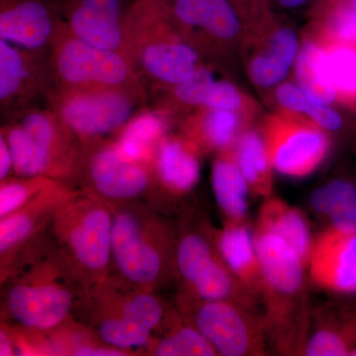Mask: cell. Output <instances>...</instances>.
I'll return each instance as SVG.
<instances>
[{
	"instance_id": "6da1fadb",
	"label": "cell",
	"mask_w": 356,
	"mask_h": 356,
	"mask_svg": "<svg viewBox=\"0 0 356 356\" xmlns=\"http://www.w3.org/2000/svg\"><path fill=\"white\" fill-rule=\"evenodd\" d=\"M254 238L264 276L261 308L269 348L280 355H304L313 318L307 267L280 236L254 228Z\"/></svg>"
},
{
	"instance_id": "7a4b0ae2",
	"label": "cell",
	"mask_w": 356,
	"mask_h": 356,
	"mask_svg": "<svg viewBox=\"0 0 356 356\" xmlns=\"http://www.w3.org/2000/svg\"><path fill=\"white\" fill-rule=\"evenodd\" d=\"M112 222L111 204L86 191H74L51 219L53 242L84 294L109 277Z\"/></svg>"
},
{
	"instance_id": "3957f363",
	"label": "cell",
	"mask_w": 356,
	"mask_h": 356,
	"mask_svg": "<svg viewBox=\"0 0 356 356\" xmlns=\"http://www.w3.org/2000/svg\"><path fill=\"white\" fill-rule=\"evenodd\" d=\"M28 257L26 254L17 271L9 275L4 307L21 327L51 331L76 309L84 292L54 242L44 252Z\"/></svg>"
},
{
	"instance_id": "277c9868",
	"label": "cell",
	"mask_w": 356,
	"mask_h": 356,
	"mask_svg": "<svg viewBox=\"0 0 356 356\" xmlns=\"http://www.w3.org/2000/svg\"><path fill=\"white\" fill-rule=\"evenodd\" d=\"M111 204L112 261L119 275L152 288L175 270L177 235L161 218L135 203Z\"/></svg>"
},
{
	"instance_id": "5b68a950",
	"label": "cell",
	"mask_w": 356,
	"mask_h": 356,
	"mask_svg": "<svg viewBox=\"0 0 356 356\" xmlns=\"http://www.w3.org/2000/svg\"><path fill=\"white\" fill-rule=\"evenodd\" d=\"M119 275L110 276L100 286L84 294L79 307L105 346L128 351L146 346L154 330L163 322L161 300L146 288Z\"/></svg>"
},
{
	"instance_id": "8992f818",
	"label": "cell",
	"mask_w": 356,
	"mask_h": 356,
	"mask_svg": "<svg viewBox=\"0 0 356 356\" xmlns=\"http://www.w3.org/2000/svg\"><path fill=\"white\" fill-rule=\"evenodd\" d=\"M182 318L214 346L218 355L266 356L271 353L261 310L231 300L180 296Z\"/></svg>"
},
{
	"instance_id": "52a82bcc",
	"label": "cell",
	"mask_w": 356,
	"mask_h": 356,
	"mask_svg": "<svg viewBox=\"0 0 356 356\" xmlns=\"http://www.w3.org/2000/svg\"><path fill=\"white\" fill-rule=\"evenodd\" d=\"M175 270L185 294L202 300H231L261 309L259 302L227 266L212 229H184L177 235Z\"/></svg>"
},
{
	"instance_id": "ba28073f",
	"label": "cell",
	"mask_w": 356,
	"mask_h": 356,
	"mask_svg": "<svg viewBox=\"0 0 356 356\" xmlns=\"http://www.w3.org/2000/svg\"><path fill=\"white\" fill-rule=\"evenodd\" d=\"M135 88H60L54 97V112L81 145L122 130L132 118Z\"/></svg>"
},
{
	"instance_id": "9c48e42d",
	"label": "cell",
	"mask_w": 356,
	"mask_h": 356,
	"mask_svg": "<svg viewBox=\"0 0 356 356\" xmlns=\"http://www.w3.org/2000/svg\"><path fill=\"white\" fill-rule=\"evenodd\" d=\"M53 72L67 88H135L134 65L125 53L104 50L74 37L67 29L58 33L51 54Z\"/></svg>"
},
{
	"instance_id": "30bf717a",
	"label": "cell",
	"mask_w": 356,
	"mask_h": 356,
	"mask_svg": "<svg viewBox=\"0 0 356 356\" xmlns=\"http://www.w3.org/2000/svg\"><path fill=\"white\" fill-rule=\"evenodd\" d=\"M264 139L273 170L291 177L310 175L330 149L329 138L318 126L291 119L269 121Z\"/></svg>"
},
{
	"instance_id": "8fae6325",
	"label": "cell",
	"mask_w": 356,
	"mask_h": 356,
	"mask_svg": "<svg viewBox=\"0 0 356 356\" xmlns=\"http://www.w3.org/2000/svg\"><path fill=\"white\" fill-rule=\"evenodd\" d=\"M90 193L109 203L129 202L146 193L153 184L147 163L129 161L114 144L95 147L86 163Z\"/></svg>"
},
{
	"instance_id": "7c38bea8",
	"label": "cell",
	"mask_w": 356,
	"mask_h": 356,
	"mask_svg": "<svg viewBox=\"0 0 356 356\" xmlns=\"http://www.w3.org/2000/svg\"><path fill=\"white\" fill-rule=\"evenodd\" d=\"M19 124L31 143L40 177L58 180L76 172L81 163L79 140L55 112L30 110Z\"/></svg>"
},
{
	"instance_id": "4fadbf2b",
	"label": "cell",
	"mask_w": 356,
	"mask_h": 356,
	"mask_svg": "<svg viewBox=\"0 0 356 356\" xmlns=\"http://www.w3.org/2000/svg\"><path fill=\"white\" fill-rule=\"evenodd\" d=\"M307 271L311 282L324 291L356 295V232L327 227L314 240Z\"/></svg>"
},
{
	"instance_id": "5bb4252c",
	"label": "cell",
	"mask_w": 356,
	"mask_h": 356,
	"mask_svg": "<svg viewBox=\"0 0 356 356\" xmlns=\"http://www.w3.org/2000/svg\"><path fill=\"white\" fill-rule=\"evenodd\" d=\"M74 192L58 180L19 210L1 218L0 255L2 268L7 266V262H13V257L20 254V250L28 248V242L36 238L37 234L44 225L51 224L58 206Z\"/></svg>"
},
{
	"instance_id": "9a60e30c",
	"label": "cell",
	"mask_w": 356,
	"mask_h": 356,
	"mask_svg": "<svg viewBox=\"0 0 356 356\" xmlns=\"http://www.w3.org/2000/svg\"><path fill=\"white\" fill-rule=\"evenodd\" d=\"M60 31L46 0H1L0 39L22 50L36 51L55 42Z\"/></svg>"
},
{
	"instance_id": "2e32d148",
	"label": "cell",
	"mask_w": 356,
	"mask_h": 356,
	"mask_svg": "<svg viewBox=\"0 0 356 356\" xmlns=\"http://www.w3.org/2000/svg\"><path fill=\"white\" fill-rule=\"evenodd\" d=\"M67 16V29L76 38L124 53L126 31L121 0H70Z\"/></svg>"
},
{
	"instance_id": "e0dca14e",
	"label": "cell",
	"mask_w": 356,
	"mask_h": 356,
	"mask_svg": "<svg viewBox=\"0 0 356 356\" xmlns=\"http://www.w3.org/2000/svg\"><path fill=\"white\" fill-rule=\"evenodd\" d=\"M215 243L227 266L238 281L261 304L264 276L254 232L248 222H225L224 227L213 231Z\"/></svg>"
},
{
	"instance_id": "ac0fdd59",
	"label": "cell",
	"mask_w": 356,
	"mask_h": 356,
	"mask_svg": "<svg viewBox=\"0 0 356 356\" xmlns=\"http://www.w3.org/2000/svg\"><path fill=\"white\" fill-rule=\"evenodd\" d=\"M318 313L304 355L350 356L356 348V301L331 304Z\"/></svg>"
},
{
	"instance_id": "d6986e66",
	"label": "cell",
	"mask_w": 356,
	"mask_h": 356,
	"mask_svg": "<svg viewBox=\"0 0 356 356\" xmlns=\"http://www.w3.org/2000/svg\"><path fill=\"white\" fill-rule=\"evenodd\" d=\"M154 159L156 177L170 194L184 195L197 184L200 165L196 149L188 140L163 137L156 149Z\"/></svg>"
},
{
	"instance_id": "ffe728a7",
	"label": "cell",
	"mask_w": 356,
	"mask_h": 356,
	"mask_svg": "<svg viewBox=\"0 0 356 356\" xmlns=\"http://www.w3.org/2000/svg\"><path fill=\"white\" fill-rule=\"evenodd\" d=\"M254 228L280 236L308 268L314 240L310 227L301 211L286 201L271 195L261 204Z\"/></svg>"
},
{
	"instance_id": "44dd1931",
	"label": "cell",
	"mask_w": 356,
	"mask_h": 356,
	"mask_svg": "<svg viewBox=\"0 0 356 356\" xmlns=\"http://www.w3.org/2000/svg\"><path fill=\"white\" fill-rule=\"evenodd\" d=\"M170 13L178 22L199 28L217 39L234 38L240 20L231 0H172Z\"/></svg>"
},
{
	"instance_id": "7402d4cb",
	"label": "cell",
	"mask_w": 356,
	"mask_h": 356,
	"mask_svg": "<svg viewBox=\"0 0 356 356\" xmlns=\"http://www.w3.org/2000/svg\"><path fill=\"white\" fill-rule=\"evenodd\" d=\"M212 168V188L225 222H248L250 186L235 158L233 149H224Z\"/></svg>"
},
{
	"instance_id": "603a6c76",
	"label": "cell",
	"mask_w": 356,
	"mask_h": 356,
	"mask_svg": "<svg viewBox=\"0 0 356 356\" xmlns=\"http://www.w3.org/2000/svg\"><path fill=\"white\" fill-rule=\"evenodd\" d=\"M312 210L327 218L329 226L344 233L356 232V184L337 178L315 189L309 199Z\"/></svg>"
},
{
	"instance_id": "cb8c5ba5",
	"label": "cell",
	"mask_w": 356,
	"mask_h": 356,
	"mask_svg": "<svg viewBox=\"0 0 356 356\" xmlns=\"http://www.w3.org/2000/svg\"><path fill=\"white\" fill-rule=\"evenodd\" d=\"M175 98L181 103L207 109L236 111L242 108V93L228 81H215L212 74L200 67L184 83L175 86Z\"/></svg>"
},
{
	"instance_id": "d4e9b609",
	"label": "cell",
	"mask_w": 356,
	"mask_h": 356,
	"mask_svg": "<svg viewBox=\"0 0 356 356\" xmlns=\"http://www.w3.org/2000/svg\"><path fill=\"white\" fill-rule=\"evenodd\" d=\"M298 54V40L295 33L287 28L278 30L271 37L266 50L250 62L252 81L261 88L280 83L287 76Z\"/></svg>"
},
{
	"instance_id": "484cf974",
	"label": "cell",
	"mask_w": 356,
	"mask_h": 356,
	"mask_svg": "<svg viewBox=\"0 0 356 356\" xmlns=\"http://www.w3.org/2000/svg\"><path fill=\"white\" fill-rule=\"evenodd\" d=\"M233 154L250 193L264 199L270 197L273 192V168L264 137L255 131L243 133L236 140Z\"/></svg>"
},
{
	"instance_id": "4316f807",
	"label": "cell",
	"mask_w": 356,
	"mask_h": 356,
	"mask_svg": "<svg viewBox=\"0 0 356 356\" xmlns=\"http://www.w3.org/2000/svg\"><path fill=\"white\" fill-rule=\"evenodd\" d=\"M166 122L163 114L146 111L133 116L122 128L114 143L117 151L129 161L147 163L154 147L165 137Z\"/></svg>"
},
{
	"instance_id": "83f0119b",
	"label": "cell",
	"mask_w": 356,
	"mask_h": 356,
	"mask_svg": "<svg viewBox=\"0 0 356 356\" xmlns=\"http://www.w3.org/2000/svg\"><path fill=\"white\" fill-rule=\"evenodd\" d=\"M296 76L300 88L314 102L330 105L337 99L325 64V48L304 44L296 58Z\"/></svg>"
},
{
	"instance_id": "f1b7e54d",
	"label": "cell",
	"mask_w": 356,
	"mask_h": 356,
	"mask_svg": "<svg viewBox=\"0 0 356 356\" xmlns=\"http://www.w3.org/2000/svg\"><path fill=\"white\" fill-rule=\"evenodd\" d=\"M241 127L240 116L229 110L207 109L200 117L195 129H192L191 139L187 140L197 149H229L238 140Z\"/></svg>"
},
{
	"instance_id": "f546056e",
	"label": "cell",
	"mask_w": 356,
	"mask_h": 356,
	"mask_svg": "<svg viewBox=\"0 0 356 356\" xmlns=\"http://www.w3.org/2000/svg\"><path fill=\"white\" fill-rule=\"evenodd\" d=\"M25 50L0 39V100L7 105L28 86L32 69Z\"/></svg>"
},
{
	"instance_id": "4dcf8cb0",
	"label": "cell",
	"mask_w": 356,
	"mask_h": 356,
	"mask_svg": "<svg viewBox=\"0 0 356 356\" xmlns=\"http://www.w3.org/2000/svg\"><path fill=\"white\" fill-rule=\"evenodd\" d=\"M325 64L337 99L356 105V44L331 43L325 48Z\"/></svg>"
},
{
	"instance_id": "1f68e13d",
	"label": "cell",
	"mask_w": 356,
	"mask_h": 356,
	"mask_svg": "<svg viewBox=\"0 0 356 356\" xmlns=\"http://www.w3.org/2000/svg\"><path fill=\"white\" fill-rule=\"evenodd\" d=\"M156 356H215L214 346L195 327L187 324H175L172 331L154 344Z\"/></svg>"
},
{
	"instance_id": "d6a6232c",
	"label": "cell",
	"mask_w": 356,
	"mask_h": 356,
	"mask_svg": "<svg viewBox=\"0 0 356 356\" xmlns=\"http://www.w3.org/2000/svg\"><path fill=\"white\" fill-rule=\"evenodd\" d=\"M56 181L58 180L53 178L36 177L2 182L0 187V217L8 216L19 210Z\"/></svg>"
},
{
	"instance_id": "836d02e7",
	"label": "cell",
	"mask_w": 356,
	"mask_h": 356,
	"mask_svg": "<svg viewBox=\"0 0 356 356\" xmlns=\"http://www.w3.org/2000/svg\"><path fill=\"white\" fill-rule=\"evenodd\" d=\"M327 33L332 43L356 44V11L346 3L332 8Z\"/></svg>"
},
{
	"instance_id": "e575fe53",
	"label": "cell",
	"mask_w": 356,
	"mask_h": 356,
	"mask_svg": "<svg viewBox=\"0 0 356 356\" xmlns=\"http://www.w3.org/2000/svg\"><path fill=\"white\" fill-rule=\"evenodd\" d=\"M276 98L283 107L290 111L304 113H307L314 102L304 92L303 89L292 83L280 84L276 90Z\"/></svg>"
},
{
	"instance_id": "d590c367",
	"label": "cell",
	"mask_w": 356,
	"mask_h": 356,
	"mask_svg": "<svg viewBox=\"0 0 356 356\" xmlns=\"http://www.w3.org/2000/svg\"><path fill=\"white\" fill-rule=\"evenodd\" d=\"M307 114L316 125L324 130L337 132L346 126L343 117L336 110L329 107V105L313 102L311 106L309 107Z\"/></svg>"
},
{
	"instance_id": "8d00e7d4",
	"label": "cell",
	"mask_w": 356,
	"mask_h": 356,
	"mask_svg": "<svg viewBox=\"0 0 356 356\" xmlns=\"http://www.w3.org/2000/svg\"><path fill=\"white\" fill-rule=\"evenodd\" d=\"M126 350L112 348V346H81L74 348L70 355L77 356H122L128 355Z\"/></svg>"
},
{
	"instance_id": "74e56055",
	"label": "cell",
	"mask_w": 356,
	"mask_h": 356,
	"mask_svg": "<svg viewBox=\"0 0 356 356\" xmlns=\"http://www.w3.org/2000/svg\"><path fill=\"white\" fill-rule=\"evenodd\" d=\"M11 170H13V154H11L8 143L1 135L0 137V179L1 181L6 179Z\"/></svg>"
},
{
	"instance_id": "f35d334b",
	"label": "cell",
	"mask_w": 356,
	"mask_h": 356,
	"mask_svg": "<svg viewBox=\"0 0 356 356\" xmlns=\"http://www.w3.org/2000/svg\"><path fill=\"white\" fill-rule=\"evenodd\" d=\"M15 344L13 343V337L2 327L0 331V355L10 356L15 355Z\"/></svg>"
},
{
	"instance_id": "ab89813d",
	"label": "cell",
	"mask_w": 356,
	"mask_h": 356,
	"mask_svg": "<svg viewBox=\"0 0 356 356\" xmlns=\"http://www.w3.org/2000/svg\"><path fill=\"white\" fill-rule=\"evenodd\" d=\"M280 3L285 8H296L305 3L307 0H278Z\"/></svg>"
},
{
	"instance_id": "60d3db41",
	"label": "cell",
	"mask_w": 356,
	"mask_h": 356,
	"mask_svg": "<svg viewBox=\"0 0 356 356\" xmlns=\"http://www.w3.org/2000/svg\"><path fill=\"white\" fill-rule=\"evenodd\" d=\"M346 1H348V0H331L332 8L341 6V4L346 3Z\"/></svg>"
},
{
	"instance_id": "b9f144b4",
	"label": "cell",
	"mask_w": 356,
	"mask_h": 356,
	"mask_svg": "<svg viewBox=\"0 0 356 356\" xmlns=\"http://www.w3.org/2000/svg\"><path fill=\"white\" fill-rule=\"evenodd\" d=\"M346 3L348 4V6H350L351 9H353V10L356 11V0H348Z\"/></svg>"
},
{
	"instance_id": "7bdbcfd3",
	"label": "cell",
	"mask_w": 356,
	"mask_h": 356,
	"mask_svg": "<svg viewBox=\"0 0 356 356\" xmlns=\"http://www.w3.org/2000/svg\"><path fill=\"white\" fill-rule=\"evenodd\" d=\"M350 356H356V348H355V350L353 351Z\"/></svg>"
},
{
	"instance_id": "ee69618b",
	"label": "cell",
	"mask_w": 356,
	"mask_h": 356,
	"mask_svg": "<svg viewBox=\"0 0 356 356\" xmlns=\"http://www.w3.org/2000/svg\"><path fill=\"white\" fill-rule=\"evenodd\" d=\"M161 1H165V2H168V1H170V0H161Z\"/></svg>"
}]
</instances>
